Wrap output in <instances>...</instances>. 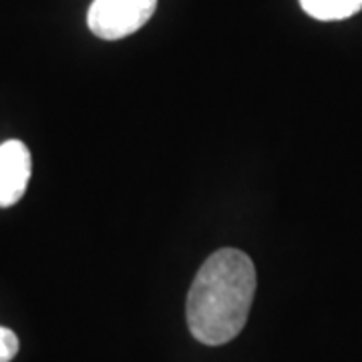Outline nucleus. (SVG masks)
Listing matches in <instances>:
<instances>
[{
    "instance_id": "f257e3e1",
    "label": "nucleus",
    "mask_w": 362,
    "mask_h": 362,
    "mask_svg": "<svg viewBox=\"0 0 362 362\" xmlns=\"http://www.w3.org/2000/svg\"><path fill=\"white\" fill-rule=\"evenodd\" d=\"M256 294V268L247 254L223 247L204 262L187 294V326L207 346L242 332Z\"/></svg>"
},
{
    "instance_id": "f03ea898",
    "label": "nucleus",
    "mask_w": 362,
    "mask_h": 362,
    "mask_svg": "<svg viewBox=\"0 0 362 362\" xmlns=\"http://www.w3.org/2000/svg\"><path fill=\"white\" fill-rule=\"evenodd\" d=\"M157 0H93L87 13L90 33L117 40L137 33L156 13Z\"/></svg>"
},
{
    "instance_id": "7ed1b4c3",
    "label": "nucleus",
    "mask_w": 362,
    "mask_h": 362,
    "mask_svg": "<svg viewBox=\"0 0 362 362\" xmlns=\"http://www.w3.org/2000/svg\"><path fill=\"white\" fill-rule=\"evenodd\" d=\"M30 171L33 159L25 143L11 139L0 145V207L14 206L25 195Z\"/></svg>"
},
{
    "instance_id": "20e7f679",
    "label": "nucleus",
    "mask_w": 362,
    "mask_h": 362,
    "mask_svg": "<svg viewBox=\"0 0 362 362\" xmlns=\"http://www.w3.org/2000/svg\"><path fill=\"white\" fill-rule=\"evenodd\" d=\"M304 13L316 21H344L362 8V0H300Z\"/></svg>"
},
{
    "instance_id": "39448f33",
    "label": "nucleus",
    "mask_w": 362,
    "mask_h": 362,
    "mask_svg": "<svg viewBox=\"0 0 362 362\" xmlns=\"http://www.w3.org/2000/svg\"><path fill=\"white\" fill-rule=\"evenodd\" d=\"M18 352V338L11 328L0 326V362H11Z\"/></svg>"
}]
</instances>
